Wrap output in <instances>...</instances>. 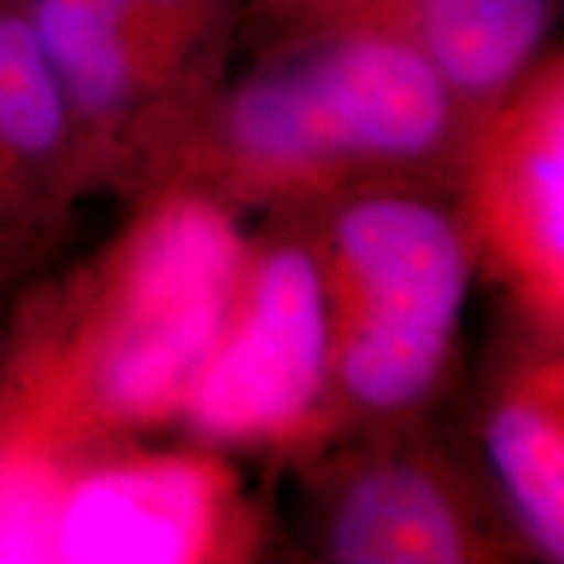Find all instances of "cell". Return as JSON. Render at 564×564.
Segmentation results:
<instances>
[{
    "mask_svg": "<svg viewBox=\"0 0 564 564\" xmlns=\"http://www.w3.org/2000/svg\"><path fill=\"white\" fill-rule=\"evenodd\" d=\"M445 120L448 91L430 57L399 41L361 39L245 88L229 129L248 158L289 166L336 154H421Z\"/></svg>",
    "mask_w": 564,
    "mask_h": 564,
    "instance_id": "1",
    "label": "cell"
},
{
    "mask_svg": "<svg viewBox=\"0 0 564 564\" xmlns=\"http://www.w3.org/2000/svg\"><path fill=\"white\" fill-rule=\"evenodd\" d=\"M339 251L367 295L343 380L370 408H404L433 386L464 299V251L440 210L373 198L339 223Z\"/></svg>",
    "mask_w": 564,
    "mask_h": 564,
    "instance_id": "2",
    "label": "cell"
},
{
    "mask_svg": "<svg viewBox=\"0 0 564 564\" xmlns=\"http://www.w3.org/2000/svg\"><path fill=\"white\" fill-rule=\"evenodd\" d=\"M236 276V239L220 214L188 204L141 248L120 336L104 364V395L126 414H161L214 358Z\"/></svg>",
    "mask_w": 564,
    "mask_h": 564,
    "instance_id": "3",
    "label": "cell"
},
{
    "mask_svg": "<svg viewBox=\"0 0 564 564\" xmlns=\"http://www.w3.org/2000/svg\"><path fill=\"white\" fill-rule=\"evenodd\" d=\"M329 326L321 270L285 248L263 263L242 329L214 351L188 402L210 436H254L295 421L326 373Z\"/></svg>",
    "mask_w": 564,
    "mask_h": 564,
    "instance_id": "4",
    "label": "cell"
},
{
    "mask_svg": "<svg viewBox=\"0 0 564 564\" xmlns=\"http://www.w3.org/2000/svg\"><path fill=\"white\" fill-rule=\"evenodd\" d=\"M207 486L195 467L107 470L61 496L54 562L176 564L202 545Z\"/></svg>",
    "mask_w": 564,
    "mask_h": 564,
    "instance_id": "5",
    "label": "cell"
},
{
    "mask_svg": "<svg viewBox=\"0 0 564 564\" xmlns=\"http://www.w3.org/2000/svg\"><path fill=\"white\" fill-rule=\"evenodd\" d=\"M329 549L345 564H448L462 558V530L426 474L389 464L348 489Z\"/></svg>",
    "mask_w": 564,
    "mask_h": 564,
    "instance_id": "6",
    "label": "cell"
},
{
    "mask_svg": "<svg viewBox=\"0 0 564 564\" xmlns=\"http://www.w3.org/2000/svg\"><path fill=\"white\" fill-rule=\"evenodd\" d=\"M426 57L445 82L489 91L536 51L549 25L545 0H421Z\"/></svg>",
    "mask_w": 564,
    "mask_h": 564,
    "instance_id": "7",
    "label": "cell"
},
{
    "mask_svg": "<svg viewBox=\"0 0 564 564\" xmlns=\"http://www.w3.org/2000/svg\"><path fill=\"white\" fill-rule=\"evenodd\" d=\"M120 13L107 0H39L35 35L66 101L104 113L129 91Z\"/></svg>",
    "mask_w": 564,
    "mask_h": 564,
    "instance_id": "8",
    "label": "cell"
},
{
    "mask_svg": "<svg viewBox=\"0 0 564 564\" xmlns=\"http://www.w3.org/2000/svg\"><path fill=\"white\" fill-rule=\"evenodd\" d=\"M486 448L527 533L558 562L564 552L562 433L536 408L508 404L489 423Z\"/></svg>",
    "mask_w": 564,
    "mask_h": 564,
    "instance_id": "9",
    "label": "cell"
},
{
    "mask_svg": "<svg viewBox=\"0 0 564 564\" xmlns=\"http://www.w3.org/2000/svg\"><path fill=\"white\" fill-rule=\"evenodd\" d=\"M66 126V95L32 22L0 17V148L47 154Z\"/></svg>",
    "mask_w": 564,
    "mask_h": 564,
    "instance_id": "10",
    "label": "cell"
},
{
    "mask_svg": "<svg viewBox=\"0 0 564 564\" xmlns=\"http://www.w3.org/2000/svg\"><path fill=\"white\" fill-rule=\"evenodd\" d=\"M61 496L35 462L0 458V564L54 562Z\"/></svg>",
    "mask_w": 564,
    "mask_h": 564,
    "instance_id": "11",
    "label": "cell"
},
{
    "mask_svg": "<svg viewBox=\"0 0 564 564\" xmlns=\"http://www.w3.org/2000/svg\"><path fill=\"white\" fill-rule=\"evenodd\" d=\"M530 214H533V229L549 258L562 261L564 258V141L562 122H555V132L549 135L543 148L530 158Z\"/></svg>",
    "mask_w": 564,
    "mask_h": 564,
    "instance_id": "12",
    "label": "cell"
},
{
    "mask_svg": "<svg viewBox=\"0 0 564 564\" xmlns=\"http://www.w3.org/2000/svg\"><path fill=\"white\" fill-rule=\"evenodd\" d=\"M107 3H113V7H117V10H122V7H129V3H132V0H107Z\"/></svg>",
    "mask_w": 564,
    "mask_h": 564,
    "instance_id": "13",
    "label": "cell"
},
{
    "mask_svg": "<svg viewBox=\"0 0 564 564\" xmlns=\"http://www.w3.org/2000/svg\"><path fill=\"white\" fill-rule=\"evenodd\" d=\"M161 3H180V0H161Z\"/></svg>",
    "mask_w": 564,
    "mask_h": 564,
    "instance_id": "14",
    "label": "cell"
}]
</instances>
